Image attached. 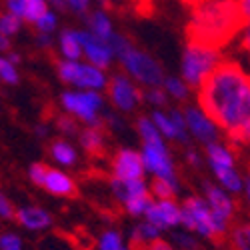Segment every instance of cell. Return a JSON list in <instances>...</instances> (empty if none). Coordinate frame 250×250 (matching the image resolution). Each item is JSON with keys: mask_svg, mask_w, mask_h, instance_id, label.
<instances>
[{"mask_svg": "<svg viewBox=\"0 0 250 250\" xmlns=\"http://www.w3.org/2000/svg\"><path fill=\"white\" fill-rule=\"evenodd\" d=\"M112 170L116 178H142L144 172H146L142 154L132 148H122L116 152L112 160Z\"/></svg>", "mask_w": 250, "mask_h": 250, "instance_id": "13", "label": "cell"}, {"mask_svg": "<svg viewBox=\"0 0 250 250\" xmlns=\"http://www.w3.org/2000/svg\"><path fill=\"white\" fill-rule=\"evenodd\" d=\"M148 222L158 226L160 230L164 228H174L182 224V206L174 198H164V200H154V204L148 208V212L144 214Z\"/></svg>", "mask_w": 250, "mask_h": 250, "instance_id": "11", "label": "cell"}, {"mask_svg": "<svg viewBox=\"0 0 250 250\" xmlns=\"http://www.w3.org/2000/svg\"><path fill=\"white\" fill-rule=\"evenodd\" d=\"M172 240H174L178 246H182L184 250H196V248H198V242L194 240V236H192L190 230H188V232H176V234L172 236Z\"/></svg>", "mask_w": 250, "mask_h": 250, "instance_id": "41", "label": "cell"}, {"mask_svg": "<svg viewBox=\"0 0 250 250\" xmlns=\"http://www.w3.org/2000/svg\"><path fill=\"white\" fill-rule=\"evenodd\" d=\"M108 96L114 106L122 112H132L144 100V92H140V88L126 74H120V72L114 74L108 82Z\"/></svg>", "mask_w": 250, "mask_h": 250, "instance_id": "9", "label": "cell"}, {"mask_svg": "<svg viewBox=\"0 0 250 250\" xmlns=\"http://www.w3.org/2000/svg\"><path fill=\"white\" fill-rule=\"evenodd\" d=\"M106 42L110 44V48H112V52H114V58H122L124 54H128L134 46H132V42H130V38H126V36H122V34H118V32H114Z\"/></svg>", "mask_w": 250, "mask_h": 250, "instance_id": "32", "label": "cell"}, {"mask_svg": "<svg viewBox=\"0 0 250 250\" xmlns=\"http://www.w3.org/2000/svg\"><path fill=\"white\" fill-rule=\"evenodd\" d=\"M136 128H138V134L142 138V144H158V142H164L166 140L160 134L158 126L154 124V120L150 116H140L136 120Z\"/></svg>", "mask_w": 250, "mask_h": 250, "instance_id": "25", "label": "cell"}, {"mask_svg": "<svg viewBox=\"0 0 250 250\" xmlns=\"http://www.w3.org/2000/svg\"><path fill=\"white\" fill-rule=\"evenodd\" d=\"M46 174H48V166H46L44 162H34L30 168H28V176H30V180H32L36 186H44Z\"/></svg>", "mask_w": 250, "mask_h": 250, "instance_id": "38", "label": "cell"}, {"mask_svg": "<svg viewBox=\"0 0 250 250\" xmlns=\"http://www.w3.org/2000/svg\"><path fill=\"white\" fill-rule=\"evenodd\" d=\"M36 134L40 138H44V136H48V128L44 126V124H38V126H36Z\"/></svg>", "mask_w": 250, "mask_h": 250, "instance_id": "53", "label": "cell"}, {"mask_svg": "<svg viewBox=\"0 0 250 250\" xmlns=\"http://www.w3.org/2000/svg\"><path fill=\"white\" fill-rule=\"evenodd\" d=\"M150 118L154 120V124L158 126L160 134H162L166 140H172V142L178 140V130H176V124H174L170 112H164V110H160V108H154V110L150 112Z\"/></svg>", "mask_w": 250, "mask_h": 250, "instance_id": "24", "label": "cell"}, {"mask_svg": "<svg viewBox=\"0 0 250 250\" xmlns=\"http://www.w3.org/2000/svg\"><path fill=\"white\" fill-rule=\"evenodd\" d=\"M50 156L58 164H64V166H72L76 162V150L66 140H54L50 146Z\"/></svg>", "mask_w": 250, "mask_h": 250, "instance_id": "27", "label": "cell"}, {"mask_svg": "<svg viewBox=\"0 0 250 250\" xmlns=\"http://www.w3.org/2000/svg\"><path fill=\"white\" fill-rule=\"evenodd\" d=\"M180 190L178 180H166V178H154L150 182V194L156 200H164V198H174Z\"/></svg>", "mask_w": 250, "mask_h": 250, "instance_id": "26", "label": "cell"}, {"mask_svg": "<svg viewBox=\"0 0 250 250\" xmlns=\"http://www.w3.org/2000/svg\"><path fill=\"white\" fill-rule=\"evenodd\" d=\"M244 228H246V232H248V236H250V222H248V224H246Z\"/></svg>", "mask_w": 250, "mask_h": 250, "instance_id": "56", "label": "cell"}, {"mask_svg": "<svg viewBox=\"0 0 250 250\" xmlns=\"http://www.w3.org/2000/svg\"><path fill=\"white\" fill-rule=\"evenodd\" d=\"M244 198H246V202H248V206H250V174H246L244 176Z\"/></svg>", "mask_w": 250, "mask_h": 250, "instance_id": "51", "label": "cell"}, {"mask_svg": "<svg viewBox=\"0 0 250 250\" xmlns=\"http://www.w3.org/2000/svg\"><path fill=\"white\" fill-rule=\"evenodd\" d=\"M16 220L26 226V228H32V230H40V228H48L52 224V216L42 210L38 206H24L20 208L16 212Z\"/></svg>", "mask_w": 250, "mask_h": 250, "instance_id": "19", "label": "cell"}, {"mask_svg": "<svg viewBox=\"0 0 250 250\" xmlns=\"http://www.w3.org/2000/svg\"><path fill=\"white\" fill-rule=\"evenodd\" d=\"M36 42H38V46H42V48H50V44H52V36H50L48 32H38Z\"/></svg>", "mask_w": 250, "mask_h": 250, "instance_id": "49", "label": "cell"}, {"mask_svg": "<svg viewBox=\"0 0 250 250\" xmlns=\"http://www.w3.org/2000/svg\"><path fill=\"white\" fill-rule=\"evenodd\" d=\"M6 58L12 62V64H20V54H16V52H10Z\"/></svg>", "mask_w": 250, "mask_h": 250, "instance_id": "54", "label": "cell"}, {"mask_svg": "<svg viewBox=\"0 0 250 250\" xmlns=\"http://www.w3.org/2000/svg\"><path fill=\"white\" fill-rule=\"evenodd\" d=\"M244 26L236 0H196L190 4L186 36L190 40L226 48L236 38Z\"/></svg>", "mask_w": 250, "mask_h": 250, "instance_id": "2", "label": "cell"}, {"mask_svg": "<svg viewBox=\"0 0 250 250\" xmlns=\"http://www.w3.org/2000/svg\"><path fill=\"white\" fill-rule=\"evenodd\" d=\"M56 70H58V76L60 80L68 82V84H74L76 78H78V72H80V62L78 60H60L56 62Z\"/></svg>", "mask_w": 250, "mask_h": 250, "instance_id": "30", "label": "cell"}, {"mask_svg": "<svg viewBox=\"0 0 250 250\" xmlns=\"http://www.w3.org/2000/svg\"><path fill=\"white\" fill-rule=\"evenodd\" d=\"M0 80L6 82V84H18V70H16V64L4 56H0Z\"/></svg>", "mask_w": 250, "mask_h": 250, "instance_id": "36", "label": "cell"}, {"mask_svg": "<svg viewBox=\"0 0 250 250\" xmlns=\"http://www.w3.org/2000/svg\"><path fill=\"white\" fill-rule=\"evenodd\" d=\"M22 26V18L12 14V12H6V14H0V32L4 36H12L20 30Z\"/></svg>", "mask_w": 250, "mask_h": 250, "instance_id": "34", "label": "cell"}, {"mask_svg": "<svg viewBox=\"0 0 250 250\" xmlns=\"http://www.w3.org/2000/svg\"><path fill=\"white\" fill-rule=\"evenodd\" d=\"M80 144L90 156H102L104 154V136L100 128H84L80 132Z\"/></svg>", "mask_w": 250, "mask_h": 250, "instance_id": "22", "label": "cell"}, {"mask_svg": "<svg viewBox=\"0 0 250 250\" xmlns=\"http://www.w3.org/2000/svg\"><path fill=\"white\" fill-rule=\"evenodd\" d=\"M86 20V30H90L94 36L102 38V40H108L112 34H114V28H112V22H110V18L108 14L104 12V10H94L90 14L84 16Z\"/></svg>", "mask_w": 250, "mask_h": 250, "instance_id": "20", "label": "cell"}, {"mask_svg": "<svg viewBox=\"0 0 250 250\" xmlns=\"http://www.w3.org/2000/svg\"><path fill=\"white\" fill-rule=\"evenodd\" d=\"M98 248H100V250H128V248L122 246V238H120V234L114 232V230H108V232H104V234L100 236Z\"/></svg>", "mask_w": 250, "mask_h": 250, "instance_id": "37", "label": "cell"}, {"mask_svg": "<svg viewBox=\"0 0 250 250\" xmlns=\"http://www.w3.org/2000/svg\"><path fill=\"white\" fill-rule=\"evenodd\" d=\"M184 158H186V162H188L190 166H194V168H200V166L204 164V160H206V156L202 158V154H200L196 148H192V146H186Z\"/></svg>", "mask_w": 250, "mask_h": 250, "instance_id": "42", "label": "cell"}, {"mask_svg": "<svg viewBox=\"0 0 250 250\" xmlns=\"http://www.w3.org/2000/svg\"><path fill=\"white\" fill-rule=\"evenodd\" d=\"M74 84L78 90H102L108 88V78L104 74V68H98L94 64H80V72Z\"/></svg>", "mask_w": 250, "mask_h": 250, "instance_id": "18", "label": "cell"}, {"mask_svg": "<svg viewBox=\"0 0 250 250\" xmlns=\"http://www.w3.org/2000/svg\"><path fill=\"white\" fill-rule=\"evenodd\" d=\"M56 22H58V18H56V14L52 12V10H48L46 14H42L38 18V22L34 24L36 28H38V32H54V28H56Z\"/></svg>", "mask_w": 250, "mask_h": 250, "instance_id": "40", "label": "cell"}, {"mask_svg": "<svg viewBox=\"0 0 250 250\" xmlns=\"http://www.w3.org/2000/svg\"><path fill=\"white\" fill-rule=\"evenodd\" d=\"M196 104L210 114L234 148L250 146V68L236 58H224L196 90Z\"/></svg>", "mask_w": 250, "mask_h": 250, "instance_id": "1", "label": "cell"}, {"mask_svg": "<svg viewBox=\"0 0 250 250\" xmlns=\"http://www.w3.org/2000/svg\"><path fill=\"white\" fill-rule=\"evenodd\" d=\"M160 238V228L154 226L152 222L148 220H144L142 224H138L134 228V232H132V242H142V244H148L152 240Z\"/></svg>", "mask_w": 250, "mask_h": 250, "instance_id": "28", "label": "cell"}, {"mask_svg": "<svg viewBox=\"0 0 250 250\" xmlns=\"http://www.w3.org/2000/svg\"><path fill=\"white\" fill-rule=\"evenodd\" d=\"M154 204V200H152V194L148 192V194H142V196H136V198H132V200H128L126 204V212L128 214H132V216H142V214H146L148 212V208Z\"/></svg>", "mask_w": 250, "mask_h": 250, "instance_id": "31", "label": "cell"}, {"mask_svg": "<svg viewBox=\"0 0 250 250\" xmlns=\"http://www.w3.org/2000/svg\"><path fill=\"white\" fill-rule=\"evenodd\" d=\"M42 188H46L54 196H64V198H76L78 196V188H76L74 180L68 174H64L62 170H56V168H48Z\"/></svg>", "mask_w": 250, "mask_h": 250, "instance_id": "15", "label": "cell"}, {"mask_svg": "<svg viewBox=\"0 0 250 250\" xmlns=\"http://www.w3.org/2000/svg\"><path fill=\"white\" fill-rule=\"evenodd\" d=\"M80 42H82V50L90 64L98 66V68H108L110 62L114 58V52L110 48V44L106 40H102L98 36H94L90 30H78Z\"/></svg>", "mask_w": 250, "mask_h": 250, "instance_id": "12", "label": "cell"}, {"mask_svg": "<svg viewBox=\"0 0 250 250\" xmlns=\"http://www.w3.org/2000/svg\"><path fill=\"white\" fill-rule=\"evenodd\" d=\"M212 176L216 178V184H220L226 192L242 194L244 192V176L238 172L236 166H210Z\"/></svg>", "mask_w": 250, "mask_h": 250, "instance_id": "17", "label": "cell"}, {"mask_svg": "<svg viewBox=\"0 0 250 250\" xmlns=\"http://www.w3.org/2000/svg\"><path fill=\"white\" fill-rule=\"evenodd\" d=\"M238 2V8H240V14L244 18V22L250 20V0H236Z\"/></svg>", "mask_w": 250, "mask_h": 250, "instance_id": "48", "label": "cell"}, {"mask_svg": "<svg viewBox=\"0 0 250 250\" xmlns=\"http://www.w3.org/2000/svg\"><path fill=\"white\" fill-rule=\"evenodd\" d=\"M60 52L66 60H78L84 50H82V42H80V36L78 30L72 28H64L60 32Z\"/></svg>", "mask_w": 250, "mask_h": 250, "instance_id": "21", "label": "cell"}, {"mask_svg": "<svg viewBox=\"0 0 250 250\" xmlns=\"http://www.w3.org/2000/svg\"><path fill=\"white\" fill-rule=\"evenodd\" d=\"M68 8L74 10L80 16H86L88 14V6H90V0H66Z\"/></svg>", "mask_w": 250, "mask_h": 250, "instance_id": "46", "label": "cell"}, {"mask_svg": "<svg viewBox=\"0 0 250 250\" xmlns=\"http://www.w3.org/2000/svg\"><path fill=\"white\" fill-rule=\"evenodd\" d=\"M48 4H50L54 10H58V12L68 10V2H66V0H48Z\"/></svg>", "mask_w": 250, "mask_h": 250, "instance_id": "50", "label": "cell"}, {"mask_svg": "<svg viewBox=\"0 0 250 250\" xmlns=\"http://www.w3.org/2000/svg\"><path fill=\"white\" fill-rule=\"evenodd\" d=\"M110 188H112L114 196L118 200H122L124 204L136 196L148 194V184L144 178H116L114 176L110 180Z\"/></svg>", "mask_w": 250, "mask_h": 250, "instance_id": "14", "label": "cell"}, {"mask_svg": "<svg viewBox=\"0 0 250 250\" xmlns=\"http://www.w3.org/2000/svg\"><path fill=\"white\" fill-rule=\"evenodd\" d=\"M142 162L146 172H150L154 178H166V180H178L176 176V166L168 152L166 142L158 144H142Z\"/></svg>", "mask_w": 250, "mask_h": 250, "instance_id": "8", "label": "cell"}, {"mask_svg": "<svg viewBox=\"0 0 250 250\" xmlns=\"http://www.w3.org/2000/svg\"><path fill=\"white\" fill-rule=\"evenodd\" d=\"M48 12V0H26V8L22 20L28 24H36L38 18Z\"/></svg>", "mask_w": 250, "mask_h": 250, "instance_id": "29", "label": "cell"}, {"mask_svg": "<svg viewBox=\"0 0 250 250\" xmlns=\"http://www.w3.org/2000/svg\"><path fill=\"white\" fill-rule=\"evenodd\" d=\"M6 6H8V12L22 18L24 16V8H26V0H6Z\"/></svg>", "mask_w": 250, "mask_h": 250, "instance_id": "47", "label": "cell"}, {"mask_svg": "<svg viewBox=\"0 0 250 250\" xmlns=\"http://www.w3.org/2000/svg\"><path fill=\"white\" fill-rule=\"evenodd\" d=\"M236 48H238V54L242 56V60L246 62V66H250V20L244 22V26L236 38Z\"/></svg>", "mask_w": 250, "mask_h": 250, "instance_id": "33", "label": "cell"}, {"mask_svg": "<svg viewBox=\"0 0 250 250\" xmlns=\"http://www.w3.org/2000/svg\"><path fill=\"white\" fill-rule=\"evenodd\" d=\"M22 248V242L16 234H4L0 238V250H20Z\"/></svg>", "mask_w": 250, "mask_h": 250, "instance_id": "43", "label": "cell"}, {"mask_svg": "<svg viewBox=\"0 0 250 250\" xmlns=\"http://www.w3.org/2000/svg\"><path fill=\"white\" fill-rule=\"evenodd\" d=\"M168 94H166V90L162 86H154V88H146V92H144V100H146L148 104H152L154 108H164L166 104H168Z\"/></svg>", "mask_w": 250, "mask_h": 250, "instance_id": "35", "label": "cell"}, {"mask_svg": "<svg viewBox=\"0 0 250 250\" xmlns=\"http://www.w3.org/2000/svg\"><path fill=\"white\" fill-rule=\"evenodd\" d=\"M182 110H184V118H186L188 132L198 144L208 146V144L222 140V136H224L222 128L216 124V120L200 106V104H186Z\"/></svg>", "mask_w": 250, "mask_h": 250, "instance_id": "7", "label": "cell"}, {"mask_svg": "<svg viewBox=\"0 0 250 250\" xmlns=\"http://www.w3.org/2000/svg\"><path fill=\"white\" fill-rule=\"evenodd\" d=\"M162 88L166 90V94L170 98H174L178 102H188L190 92H192V86L182 76H166Z\"/></svg>", "mask_w": 250, "mask_h": 250, "instance_id": "23", "label": "cell"}, {"mask_svg": "<svg viewBox=\"0 0 250 250\" xmlns=\"http://www.w3.org/2000/svg\"><path fill=\"white\" fill-rule=\"evenodd\" d=\"M202 188H204V198L210 204L214 216L230 224L236 214V202L232 194L226 192L220 184H214V182H204Z\"/></svg>", "mask_w": 250, "mask_h": 250, "instance_id": "10", "label": "cell"}, {"mask_svg": "<svg viewBox=\"0 0 250 250\" xmlns=\"http://www.w3.org/2000/svg\"><path fill=\"white\" fill-rule=\"evenodd\" d=\"M222 60H224L222 48L188 38L180 58V76L194 90H198L212 76V72L222 64Z\"/></svg>", "mask_w": 250, "mask_h": 250, "instance_id": "3", "label": "cell"}, {"mask_svg": "<svg viewBox=\"0 0 250 250\" xmlns=\"http://www.w3.org/2000/svg\"><path fill=\"white\" fill-rule=\"evenodd\" d=\"M0 216L2 218H16V212H14V206L12 202L0 192Z\"/></svg>", "mask_w": 250, "mask_h": 250, "instance_id": "45", "label": "cell"}, {"mask_svg": "<svg viewBox=\"0 0 250 250\" xmlns=\"http://www.w3.org/2000/svg\"><path fill=\"white\" fill-rule=\"evenodd\" d=\"M56 128L62 132V134H68V136H74V134H78V124H76V120L72 118V116H68V114H62V116H58L56 118Z\"/></svg>", "mask_w": 250, "mask_h": 250, "instance_id": "39", "label": "cell"}, {"mask_svg": "<svg viewBox=\"0 0 250 250\" xmlns=\"http://www.w3.org/2000/svg\"><path fill=\"white\" fill-rule=\"evenodd\" d=\"M208 166H236V150L228 140H218L204 146Z\"/></svg>", "mask_w": 250, "mask_h": 250, "instance_id": "16", "label": "cell"}, {"mask_svg": "<svg viewBox=\"0 0 250 250\" xmlns=\"http://www.w3.org/2000/svg\"><path fill=\"white\" fill-rule=\"evenodd\" d=\"M134 2H148V0H134Z\"/></svg>", "mask_w": 250, "mask_h": 250, "instance_id": "57", "label": "cell"}, {"mask_svg": "<svg viewBox=\"0 0 250 250\" xmlns=\"http://www.w3.org/2000/svg\"><path fill=\"white\" fill-rule=\"evenodd\" d=\"M120 64L124 66V70H126L130 78H134L146 88L162 86L166 80L164 68L158 64V60L152 58L148 52H142L138 48H132L128 54H124L120 58Z\"/></svg>", "mask_w": 250, "mask_h": 250, "instance_id": "6", "label": "cell"}, {"mask_svg": "<svg viewBox=\"0 0 250 250\" xmlns=\"http://www.w3.org/2000/svg\"><path fill=\"white\" fill-rule=\"evenodd\" d=\"M102 118H104V122H106L108 126L114 128V130H122V128H124V120H122L120 116H116L112 110H102Z\"/></svg>", "mask_w": 250, "mask_h": 250, "instance_id": "44", "label": "cell"}, {"mask_svg": "<svg viewBox=\"0 0 250 250\" xmlns=\"http://www.w3.org/2000/svg\"><path fill=\"white\" fill-rule=\"evenodd\" d=\"M180 2H184V4H194L196 0H180Z\"/></svg>", "mask_w": 250, "mask_h": 250, "instance_id": "55", "label": "cell"}, {"mask_svg": "<svg viewBox=\"0 0 250 250\" xmlns=\"http://www.w3.org/2000/svg\"><path fill=\"white\" fill-rule=\"evenodd\" d=\"M182 206V226L204 238H222L226 232L218 226L214 212L204 196L184 198Z\"/></svg>", "mask_w": 250, "mask_h": 250, "instance_id": "4", "label": "cell"}, {"mask_svg": "<svg viewBox=\"0 0 250 250\" xmlns=\"http://www.w3.org/2000/svg\"><path fill=\"white\" fill-rule=\"evenodd\" d=\"M10 48V40H8V36H4L2 32H0V52H6Z\"/></svg>", "mask_w": 250, "mask_h": 250, "instance_id": "52", "label": "cell"}, {"mask_svg": "<svg viewBox=\"0 0 250 250\" xmlns=\"http://www.w3.org/2000/svg\"><path fill=\"white\" fill-rule=\"evenodd\" d=\"M62 106L88 126L102 128L100 112L104 110V100L98 90H68L62 94Z\"/></svg>", "mask_w": 250, "mask_h": 250, "instance_id": "5", "label": "cell"}]
</instances>
